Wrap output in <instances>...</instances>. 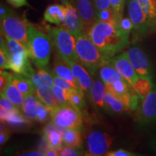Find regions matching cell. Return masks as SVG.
I'll use <instances>...</instances> for the list:
<instances>
[{
    "mask_svg": "<svg viewBox=\"0 0 156 156\" xmlns=\"http://www.w3.org/2000/svg\"><path fill=\"white\" fill-rule=\"evenodd\" d=\"M77 9L80 16L85 32L98 20L96 11L90 0H76Z\"/></svg>",
    "mask_w": 156,
    "mask_h": 156,
    "instance_id": "5bb4252c",
    "label": "cell"
},
{
    "mask_svg": "<svg viewBox=\"0 0 156 156\" xmlns=\"http://www.w3.org/2000/svg\"><path fill=\"white\" fill-rule=\"evenodd\" d=\"M12 83L24 96L30 94H36V87L30 78L25 77L23 75H21V74H16L13 75Z\"/></svg>",
    "mask_w": 156,
    "mask_h": 156,
    "instance_id": "603a6c76",
    "label": "cell"
},
{
    "mask_svg": "<svg viewBox=\"0 0 156 156\" xmlns=\"http://www.w3.org/2000/svg\"><path fill=\"white\" fill-rule=\"evenodd\" d=\"M93 5L96 12L112 8L110 0H93Z\"/></svg>",
    "mask_w": 156,
    "mask_h": 156,
    "instance_id": "ab89813d",
    "label": "cell"
},
{
    "mask_svg": "<svg viewBox=\"0 0 156 156\" xmlns=\"http://www.w3.org/2000/svg\"><path fill=\"white\" fill-rule=\"evenodd\" d=\"M126 53L138 76L152 79L153 75V66L145 51L138 46H134L129 48Z\"/></svg>",
    "mask_w": 156,
    "mask_h": 156,
    "instance_id": "30bf717a",
    "label": "cell"
},
{
    "mask_svg": "<svg viewBox=\"0 0 156 156\" xmlns=\"http://www.w3.org/2000/svg\"><path fill=\"white\" fill-rule=\"evenodd\" d=\"M149 146L155 153H156V138H154L150 141Z\"/></svg>",
    "mask_w": 156,
    "mask_h": 156,
    "instance_id": "c3c4849f",
    "label": "cell"
},
{
    "mask_svg": "<svg viewBox=\"0 0 156 156\" xmlns=\"http://www.w3.org/2000/svg\"><path fill=\"white\" fill-rule=\"evenodd\" d=\"M13 75H14L13 74L1 70V73H0V91L1 92H2L5 90L9 82L12 81Z\"/></svg>",
    "mask_w": 156,
    "mask_h": 156,
    "instance_id": "d590c367",
    "label": "cell"
},
{
    "mask_svg": "<svg viewBox=\"0 0 156 156\" xmlns=\"http://www.w3.org/2000/svg\"><path fill=\"white\" fill-rule=\"evenodd\" d=\"M36 95L44 104L52 109L62 105L54 94L52 87L48 85H39L36 87Z\"/></svg>",
    "mask_w": 156,
    "mask_h": 156,
    "instance_id": "d6986e66",
    "label": "cell"
},
{
    "mask_svg": "<svg viewBox=\"0 0 156 156\" xmlns=\"http://www.w3.org/2000/svg\"><path fill=\"white\" fill-rule=\"evenodd\" d=\"M0 106L8 112H12L17 108L14 103L5 96L3 93H1V96H0Z\"/></svg>",
    "mask_w": 156,
    "mask_h": 156,
    "instance_id": "74e56055",
    "label": "cell"
},
{
    "mask_svg": "<svg viewBox=\"0 0 156 156\" xmlns=\"http://www.w3.org/2000/svg\"><path fill=\"white\" fill-rule=\"evenodd\" d=\"M105 155H107V156H133V155H136V154L134 153H132V152L126 151V150L119 149V150H117V151H109V152L108 151Z\"/></svg>",
    "mask_w": 156,
    "mask_h": 156,
    "instance_id": "b9f144b4",
    "label": "cell"
},
{
    "mask_svg": "<svg viewBox=\"0 0 156 156\" xmlns=\"http://www.w3.org/2000/svg\"><path fill=\"white\" fill-rule=\"evenodd\" d=\"M78 60L88 72L94 75L103 66L108 64V58L104 56L86 33L82 32L75 36Z\"/></svg>",
    "mask_w": 156,
    "mask_h": 156,
    "instance_id": "7a4b0ae2",
    "label": "cell"
},
{
    "mask_svg": "<svg viewBox=\"0 0 156 156\" xmlns=\"http://www.w3.org/2000/svg\"><path fill=\"white\" fill-rule=\"evenodd\" d=\"M44 140L48 147H53L54 149H59L62 147L63 137L61 132V128L56 127L55 129L52 130L46 135L44 136Z\"/></svg>",
    "mask_w": 156,
    "mask_h": 156,
    "instance_id": "f1b7e54d",
    "label": "cell"
},
{
    "mask_svg": "<svg viewBox=\"0 0 156 156\" xmlns=\"http://www.w3.org/2000/svg\"><path fill=\"white\" fill-rule=\"evenodd\" d=\"M58 155L61 156H77V155H81V152L78 151L77 148H74L71 147H60L59 149H58Z\"/></svg>",
    "mask_w": 156,
    "mask_h": 156,
    "instance_id": "e575fe53",
    "label": "cell"
},
{
    "mask_svg": "<svg viewBox=\"0 0 156 156\" xmlns=\"http://www.w3.org/2000/svg\"><path fill=\"white\" fill-rule=\"evenodd\" d=\"M9 51L7 69H11L16 74H21L30 78L35 73L29 60L28 51L17 41L9 37H5Z\"/></svg>",
    "mask_w": 156,
    "mask_h": 156,
    "instance_id": "5b68a950",
    "label": "cell"
},
{
    "mask_svg": "<svg viewBox=\"0 0 156 156\" xmlns=\"http://www.w3.org/2000/svg\"><path fill=\"white\" fill-rule=\"evenodd\" d=\"M70 67L79 88L85 93L89 94L93 80L89 74L88 70L78 62L70 64Z\"/></svg>",
    "mask_w": 156,
    "mask_h": 156,
    "instance_id": "9a60e30c",
    "label": "cell"
},
{
    "mask_svg": "<svg viewBox=\"0 0 156 156\" xmlns=\"http://www.w3.org/2000/svg\"><path fill=\"white\" fill-rule=\"evenodd\" d=\"M104 56L110 59L129 45V34L114 21L98 20L85 31Z\"/></svg>",
    "mask_w": 156,
    "mask_h": 156,
    "instance_id": "6da1fadb",
    "label": "cell"
},
{
    "mask_svg": "<svg viewBox=\"0 0 156 156\" xmlns=\"http://www.w3.org/2000/svg\"><path fill=\"white\" fill-rule=\"evenodd\" d=\"M53 109L51 108L42 103L40 109L38 111V116H37L36 121L40 123H45L51 119V113Z\"/></svg>",
    "mask_w": 156,
    "mask_h": 156,
    "instance_id": "d6a6232c",
    "label": "cell"
},
{
    "mask_svg": "<svg viewBox=\"0 0 156 156\" xmlns=\"http://www.w3.org/2000/svg\"><path fill=\"white\" fill-rule=\"evenodd\" d=\"M9 136H10V133L8 129H5L2 131H1V133H0V145L1 146L5 144V142L9 140Z\"/></svg>",
    "mask_w": 156,
    "mask_h": 156,
    "instance_id": "ee69618b",
    "label": "cell"
},
{
    "mask_svg": "<svg viewBox=\"0 0 156 156\" xmlns=\"http://www.w3.org/2000/svg\"><path fill=\"white\" fill-rule=\"evenodd\" d=\"M22 156H43L44 155L42 151H30L20 154Z\"/></svg>",
    "mask_w": 156,
    "mask_h": 156,
    "instance_id": "7dc6e473",
    "label": "cell"
},
{
    "mask_svg": "<svg viewBox=\"0 0 156 156\" xmlns=\"http://www.w3.org/2000/svg\"><path fill=\"white\" fill-rule=\"evenodd\" d=\"M118 24L121 27V28H122L123 30L126 32L130 33L132 31V29H133V25H132V23L130 20L129 17V18H126V17H122V19H120L118 21Z\"/></svg>",
    "mask_w": 156,
    "mask_h": 156,
    "instance_id": "60d3db41",
    "label": "cell"
},
{
    "mask_svg": "<svg viewBox=\"0 0 156 156\" xmlns=\"http://www.w3.org/2000/svg\"><path fill=\"white\" fill-rule=\"evenodd\" d=\"M153 86L154 84L151 78L139 77L132 85V87L140 98H142L151 92Z\"/></svg>",
    "mask_w": 156,
    "mask_h": 156,
    "instance_id": "83f0119b",
    "label": "cell"
},
{
    "mask_svg": "<svg viewBox=\"0 0 156 156\" xmlns=\"http://www.w3.org/2000/svg\"><path fill=\"white\" fill-rule=\"evenodd\" d=\"M7 2L15 8H19V7H24V6H29L30 7V5H29L27 0H7Z\"/></svg>",
    "mask_w": 156,
    "mask_h": 156,
    "instance_id": "7bdbcfd3",
    "label": "cell"
},
{
    "mask_svg": "<svg viewBox=\"0 0 156 156\" xmlns=\"http://www.w3.org/2000/svg\"><path fill=\"white\" fill-rule=\"evenodd\" d=\"M99 75H100L101 80L104 83L105 85L112 83L113 82L117 80L124 79L114 67L108 64L103 66L99 69Z\"/></svg>",
    "mask_w": 156,
    "mask_h": 156,
    "instance_id": "4316f807",
    "label": "cell"
},
{
    "mask_svg": "<svg viewBox=\"0 0 156 156\" xmlns=\"http://www.w3.org/2000/svg\"><path fill=\"white\" fill-rule=\"evenodd\" d=\"M147 15L151 33L156 31V0H143L140 2Z\"/></svg>",
    "mask_w": 156,
    "mask_h": 156,
    "instance_id": "d4e9b609",
    "label": "cell"
},
{
    "mask_svg": "<svg viewBox=\"0 0 156 156\" xmlns=\"http://www.w3.org/2000/svg\"><path fill=\"white\" fill-rule=\"evenodd\" d=\"M106 93V85L103 81L95 80L90 90V98L95 106L101 108H105L104 95Z\"/></svg>",
    "mask_w": 156,
    "mask_h": 156,
    "instance_id": "ffe728a7",
    "label": "cell"
},
{
    "mask_svg": "<svg viewBox=\"0 0 156 156\" xmlns=\"http://www.w3.org/2000/svg\"><path fill=\"white\" fill-rule=\"evenodd\" d=\"M108 64L114 67L132 86L139 77L128 57L126 51L113 56L109 59Z\"/></svg>",
    "mask_w": 156,
    "mask_h": 156,
    "instance_id": "7c38bea8",
    "label": "cell"
},
{
    "mask_svg": "<svg viewBox=\"0 0 156 156\" xmlns=\"http://www.w3.org/2000/svg\"><path fill=\"white\" fill-rule=\"evenodd\" d=\"M52 89L54 94L57 97L61 104H67L69 103V91L62 87H60L56 85H52Z\"/></svg>",
    "mask_w": 156,
    "mask_h": 156,
    "instance_id": "836d02e7",
    "label": "cell"
},
{
    "mask_svg": "<svg viewBox=\"0 0 156 156\" xmlns=\"http://www.w3.org/2000/svg\"><path fill=\"white\" fill-rule=\"evenodd\" d=\"M51 40L49 36L34 25L28 28V51L29 57L38 68L47 67L51 53Z\"/></svg>",
    "mask_w": 156,
    "mask_h": 156,
    "instance_id": "3957f363",
    "label": "cell"
},
{
    "mask_svg": "<svg viewBox=\"0 0 156 156\" xmlns=\"http://www.w3.org/2000/svg\"><path fill=\"white\" fill-rule=\"evenodd\" d=\"M114 137L106 132L98 131L91 132L87 136V149L89 155H105L112 145Z\"/></svg>",
    "mask_w": 156,
    "mask_h": 156,
    "instance_id": "8fae6325",
    "label": "cell"
},
{
    "mask_svg": "<svg viewBox=\"0 0 156 156\" xmlns=\"http://www.w3.org/2000/svg\"><path fill=\"white\" fill-rule=\"evenodd\" d=\"M105 108L111 110L114 113H120L130 111L129 108L124 104V103L114 93L106 88L104 95Z\"/></svg>",
    "mask_w": 156,
    "mask_h": 156,
    "instance_id": "44dd1931",
    "label": "cell"
},
{
    "mask_svg": "<svg viewBox=\"0 0 156 156\" xmlns=\"http://www.w3.org/2000/svg\"><path fill=\"white\" fill-rule=\"evenodd\" d=\"M52 73H54V75L65 80L66 81L71 84L75 88L80 89L73 75V73H72L70 65L66 62H64V60H62L61 58L58 57V56L54 61Z\"/></svg>",
    "mask_w": 156,
    "mask_h": 156,
    "instance_id": "2e32d148",
    "label": "cell"
},
{
    "mask_svg": "<svg viewBox=\"0 0 156 156\" xmlns=\"http://www.w3.org/2000/svg\"><path fill=\"white\" fill-rule=\"evenodd\" d=\"M84 93L80 89H73L69 91V103L81 112L86 108V103L84 97Z\"/></svg>",
    "mask_w": 156,
    "mask_h": 156,
    "instance_id": "4dcf8cb0",
    "label": "cell"
},
{
    "mask_svg": "<svg viewBox=\"0 0 156 156\" xmlns=\"http://www.w3.org/2000/svg\"><path fill=\"white\" fill-rule=\"evenodd\" d=\"M5 123L9 124L10 126L14 127H21L23 126H25L30 123L29 119L25 115L21 114L20 108H17L15 110L9 112L8 117Z\"/></svg>",
    "mask_w": 156,
    "mask_h": 156,
    "instance_id": "f546056e",
    "label": "cell"
},
{
    "mask_svg": "<svg viewBox=\"0 0 156 156\" xmlns=\"http://www.w3.org/2000/svg\"><path fill=\"white\" fill-rule=\"evenodd\" d=\"M1 93H3L5 95V96L14 103L17 108H22L25 96L15 86V84L12 83V80L11 82H9V83L6 86L5 90Z\"/></svg>",
    "mask_w": 156,
    "mask_h": 156,
    "instance_id": "484cf974",
    "label": "cell"
},
{
    "mask_svg": "<svg viewBox=\"0 0 156 156\" xmlns=\"http://www.w3.org/2000/svg\"><path fill=\"white\" fill-rule=\"evenodd\" d=\"M112 9L115 11L119 18L123 17V12L124 7V0H110Z\"/></svg>",
    "mask_w": 156,
    "mask_h": 156,
    "instance_id": "8d00e7d4",
    "label": "cell"
},
{
    "mask_svg": "<svg viewBox=\"0 0 156 156\" xmlns=\"http://www.w3.org/2000/svg\"><path fill=\"white\" fill-rule=\"evenodd\" d=\"M47 31L58 57L69 65L79 61L75 38L72 33L62 26H47Z\"/></svg>",
    "mask_w": 156,
    "mask_h": 156,
    "instance_id": "277c9868",
    "label": "cell"
},
{
    "mask_svg": "<svg viewBox=\"0 0 156 156\" xmlns=\"http://www.w3.org/2000/svg\"><path fill=\"white\" fill-rule=\"evenodd\" d=\"M44 153V155L46 156H58V150L54 149L53 147H48V146L46 145V147L45 148L44 151H42Z\"/></svg>",
    "mask_w": 156,
    "mask_h": 156,
    "instance_id": "f6af8a7d",
    "label": "cell"
},
{
    "mask_svg": "<svg viewBox=\"0 0 156 156\" xmlns=\"http://www.w3.org/2000/svg\"><path fill=\"white\" fill-rule=\"evenodd\" d=\"M67 9L64 5H49L45 10L44 20L48 23L61 25L66 17Z\"/></svg>",
    "mask_w": 156,
    "mask_h": 156,
    "instance_id": "ac0fdd59",
    "label": "cell"
},
{
    "mask_svg": "<svg viewBox=\"0 0 156 156\" xmlns=\"http://www.w3.org/2000/svg\"><path fill=\"white\" fill-rule=\"evenodd\" d=\"M54 85H57V86L62 87V88L65 90H67L69 91L75 89V87H74L69 83H68V82L66 81L65 80L62 79V78L58 77V76H56L55 75H54Z\"/></svg>",
    "mask_w": 156,
    "mask_h": 156,
    "instance_id": "f35d334b",
    "label": "cell"
},
{
    "mask_svg": "<svg viewBox=\"0 0 156 156\" xmlns=\"http://www.w3.org/2000/svg\"><path fill=\"white\" fill-rule=\"evenodd\" d=\"M41 104L42 102L39 100L36 94H30L25 96L21 108L23 114L29 120L36 121Z\"/></svg>",
    "mask_w": 156,
    "mask_h": 156,
    "instance_id": "e0dca14e",
    "label": "cell"
},
{
    "mask_svg": "<svg viewBox=\"0 0 156 156\" xmlns=\"http://www.w3.org/2000/svg\"><path fill=\"white\" fill-rule=\"evenodd\" d=\"M129 17L133 25V38L141 39L151 33L147 15L137 0H128Z\"/></svg>",
    "mask_w": 156,
    "mask_h": 156,
    "instance_id": "ba28073f",
    "label": "cell"
},
{
    "mask_svg": "<svg viewBox=\"0 0 156 156\" xmlns=\"http://www.w3.org/2000/svg\"><path fill=\"white\" fill-rule=\"evenodd\" d=\"M67 9L66 17L64 23L61 25L65 29H67L75 36L76 35L83 32L84 28L83 23H82L80 16L78 12L77 9L69 2H67L64 4Z\"/></svg>",
    "mask_w": 156,
    "mask_h": 156,
    "instance_id": "4fadbf2b",
    "label": "cell"
},
{
    "mask_svg": "<svg viewBox=\"0 0 156 156\" xmlns=\"http://www.w3.org/2000/svg\"><path fill=\"white\" fill-rule=\"evenodd\" d=\"M136 120L141 125L156 122V85L145 97L140 99L136 108Z\"/></svg>",
    "mask_w": 156,
    "mask_h": 156,
    "instance_id": "9c48e42d",
    "label": "cell"
},
{
    "mask_svg": "<svg viewBox=\"0 0 156 156\" xmlns=\"http://www.w3.org/2000/svg\"><path fill=\"white\" fill-rule=\"evenodd\" d=\"M30 80L36 87L39 85H48L52 87L54 85V73H50L47 67L38 68V71H35Z\"/></svg>",
    "mask_w": 156,
    "mask_h": 156,
    "instance_id": "cb8c5ba5",
    "label": "cell"
},
{
    "mask_svg": "<svg viewBox=\"0 0 156 156\" xmlns=\"http://www.w3.org/2000/svg\"><path fill=\"white\" fill-rule=\"evenodd\" d=\"M63 142L66 146L80 149L83 143L80 131L75 129H62Z\"/></svg>",
    "mask_w": 156,
    "mask_h": 156,
    "instance_id": "7402d4cb",
    "label": "cell"
},
{
    "mask_svg": "<svg viewBox=\"0 0 156 156\" xmlns=\"http://www.w3.org/2000/svg\"><path fill=\"white\" fill-rule=\"evenodd\" d=\"M9 112L2 108V107L0 108V119H1V123H3V124L5 123L7 117H8Z\"/></svg>",
    "mask_w": 156,
    "mask_h": 156,
    "instance_id": "bcb514c9",
    "label": "cell"
},
{
    "mask_svg": "<svg viewBox=\"0 0 156 156\" xmlns=\"http://www.w3.org/2000/svg\"><path fill=\"white\" fill-rule=\"evenodd\" d=\"M27 20L14 14L11 10L1 17V31L5 37H9L23 44L28 49V28Z\"/></svg>",
    "mask_w": 156,
    "mask_h": 156,
    "instance_id": "8992f818",
    "label": "cell"
},
{
    "mask_svg": "<svg viewBox=\"0 0 156 156\" xmlns=\"http://www.w3.org/2000/svg\"><path fill=\"white\" fill-rule=\"evenodd\" d=\"M96 15L98 20L101 21H114L118 22L120 19L112 8L103 9V10L96 12Z\"/></svg>",
    "mask_w": 156,
    "mask_h": 156,
    "instance_id": "1f68e13d",
    "label": "cell"
},
{
    "mask_svg": "<svg viewBox=\"0 0 156 156\" xmlns=\"http://www.w3.org/2000/svg\"><path fill=\"white\" fill-rule=\"evenodd\" d=\"M83 112L70 103L62 104L52 110L51 122L62 129L80 130L83 126Z\"/></svg>",
    "mask_w": 156,
    "mask_h": 156,
    "instance_id": "52a82bcc",
    "label": "cell"
}]
</instances>
